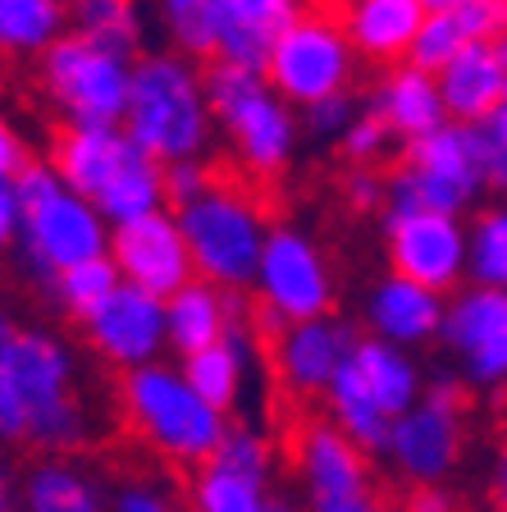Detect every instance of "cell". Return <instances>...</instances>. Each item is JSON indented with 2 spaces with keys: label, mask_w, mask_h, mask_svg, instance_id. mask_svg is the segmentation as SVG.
<instances>
[{
  "label": "cell",
  "mask_w": 507,
  "mask_h": 512,
  "mask_svg": "<svg viewBox=\"0 0 507 512\" xmlns=\"http://www.w3.org/2000/svg\"><path fill=\"white\" fill-rule=\"evenodd\" d=\"M206 467L233 471V476L275 480V444H270V435H265L261 426H252V421H229Z\"/></svg>",
  "instance_id": "836d02e7"
},
{
  "label": "cell",
  "mask_w": 507,
  "mask_h": 512,
  "mask_svg": "<svg viewBox=\"0 0 507 512\" xmlns=\"http://www.w3.org/2000/svg\"><path fill=\"white\" fill-rule=\"evenodd\" d=\"M106 512H179V499L156 480H124L106 494Z\"/></svg>",
  "instance_id": "ab89813d"
},
{
  "label": "cell",
  "mask_w": 507,
  "mask_h": 512,
  "mask_svg": "<svg viewBox=\"0 0 507 512\" xmlns=\"http://www.w3.org/2000/svg\"><path fill=\"white\" fill-rule=\"evenodd\" d=\"M412 512H453V503H448L439 490H425L412 499Z\"/></svg>",
  "instance_id": "c3c4849f"
},
{
  "label": "cell",
  "mask_w": 507,
  "mask_h": 512,
  "mask_svg": "<svg viewBox=\"0 0 507 512\" xmlns=\"http://www.w3.org/2000/svg\"><path fill=\"white\" fill-rule=\"evenodd\" d=\"M215 5V64L265 74L275 37L307 10L302 0H211Z\"/></svg>",
  "instance_id": "ac0fdd59"
},
{
  "label": "cell",
  "mask_w": 507,
  "mask_h": 512,
  "mask_svg": "<svg viewBox=\"0 0 507 512\" xmlns=\"http://www.w3.org/2000/svg\"><path fill=\"white\" fill-rule=\"evenodd\" d=\"M384 243H389V266L398 279L430 288L448 298L466 279V224L457 215L407 211L384 215Z\"/></svg>",
  "instance_id": "4fadbf2b"
},
{
  "label": "cell",
  "mask_w": 507,
  "mask_h": 512,
  "mask_svg": "<svg viewBox=\"0 0 507 512\" xmlns=\"http://www.w3.org/2000/svg\"><path fill=\"white\" fill-rule=\"evenodd\" d=\"M348 371L352 380L361 384V394L370 403L380 407L384 416H402L416 398L425 394V371L407 348H393V343H380V339H357L348 352Z\"/></svg>",
  "instance_id": "603a6c76"
},
{
  "label": "cell",
  "mask_w": 507,
  "mask_h": 512,
  "mask_svg": "<svg viewBox=\"0 0 507 512\" xmlns=\"http://www.w3.org/2000/svg\"><path fill=\"white\" fill-rule=\"evenodd\" d=\"M19 512H106V490L74 458H42L19 480Z\"/></svg>",
  "instance_id": "4316f807"
},
{
  "label": "cell",
  "mask_w": 507,
  "mask_h": 512,
  "mask_svg": "<svg viewBox=\"0 0 507 512\" xmlns=\"http://www.w3.org/2000/svg\"><path fill=\"white\" fill-rule=\"evenodd\" d=\"M78 5H83V0H78Z\"/></svg>",
  "instance_id": "f5cc1de1"
},
{
  "label": "cell",
  "mask_w": 507,
  "mask_h": 512,
  "mask_svg": "<svg viewBox=\"0 0 507 512\" xmlns=\"http://www.w3.org/2000/svg\"><path fill=\"white\" fill-rule=\"evenodd\" d=\"M19 238V202L10 188H0V252H10Z\"/></svg>",
  "instance_id": "f6af8a7d"
},
{
  "label": "cell",
  "mask_w": 507,
  "mask_h": 512,
  "mask_svg": "<svg viewBox=\"0 0 507 512\" xmlns=\"http://www.w3.org/2000/svg\"><path fill=\"white\" fill-rule=\"evenodd\" d=\"M462 32H457L453 14H425L421 19V32L412 37V46H407V60L412 69H421V74H439L448 60H453L457 51H462Z\"/></svg>",
  "instance_id": "d590c367"
},
{
  "label": "cell",
  "mask_w": 507,
  "mask_h": 512,
  "mask_svg": "<svg viewBox=\"0 0 507 512\" xmlns=\"http://www.w3.org/2000/svg\"><path fill=\"white\" fill-rule=\"evenodd\" d=\"M448 124H480L485 115L507 106V46L503 42H466L453 60L434 74Z\"/></svg>",
  "instance_id": "e0dca14e"
},
{
  "label": "cell",
  "mask_w": 507,
  "mask_h": 512,
  "mask_svg": "<svg viewBox=\"0 0 507 512\" xmlns=\"http://www.w3.org/2000/svg\"><path fill=\"white\" fill-rule=\"evenodd\" d=\"M14 202H19V261L37 284H51L55 275L106 256L110 224L96 215L92 202L69 192L46 160H28L19 179L10 183Z\"/></svg>",
  "instance_id": "3957f363"
},
{
  "label": "cell",
  "mask_w": 507,
  "mask_h": 512,
  "mask_svg": "<svg viewBox=\"0 0 507 512\" xmlns=\"http://www.w3.org/2000/svg\"><path fill=\"white\" fill-rule=\"evenodd\" d=\"M425 5V14H448V10H457L462 0H421Z\"/></svg>",
  "instance_id": "681fc988"
},
{
  "label": "cell",
  "mask_w": 507,
  "mask_h": 512,
  "mask_svg": "<svg viewBox=\"0 0 507 512\" xmlns=\"http://www.w3.org/2000/svg\"><path fill=\"white\" fill-rule=\"evenodd\" d=\"M64 32H69L64 0H0V55L37 60Z\"/></svg>",
  "instance_id": "f546056e"
},
{
  "label": "cell",
  "mask_w": 507,
  "mask_h": 512,
  "mask_svg": "<svg viewBox=\"0 0 507 512\" xmlns=\"http://www.w3.org/2000/svg\"><path fill=\"white\" fill-rule=\"evenodd\" d=\"M471 142H476V160L485 174V188H503L507 183V106L471 124Z\"/></svg>",
  "instance_id": "74e56055"
},
{
  "label": "cell",
  "mask_w": 507,
  "mask_h": 512,
  "mask_svg": "<svg viewBox=\"0 0 507 512\" xmlns=\"http://www.w3.org/2000/svg\"><path fill=\"white\" fill-rule=\"evenodd\" d=\"M119 407H124L128 426L151 453L179 467H206L220 444L229 416H220L211 403L192 394L179 366L151 362L128 371L119 384Z\"/></svg>",
  "instance_id": "5b68a950"
},
{
  "label": "cell",
  "mask_w": 507,
  "mask_h": 512,
  "mask_svg": "<svg viewBox=\"0 0 507 512\" xmlns=\"http://www.w3.org/2000/svg\"><path fill=\"white\" fill-rule=\"evenodd\" d=\"M192 512H297L293 499L279 490L275 480L233 476L220 467H201L188 485Z\"/></svg>",
  "instance_id": "f1b7e54d"
},
{
  "label": "cell",
  "mask_w": 507,
  "mask_h": 512,
  "mask_svg": "<svg viewBox=\"0 0 507 512\" xmlns=\"http://www.w3.org/2000/svg\"><path fill=\"white\" fill-rule=\"evenodd\" d=\"M64 5H78V0H64Z\"/></svg>",
  "instance_id": "816d5d0a"
},
{
  "label": "cell",
  "mask_w": 507,
  "mask_h": 512,
  "mask_svg": "<svg viewBox=\"0 0 507 512\" xmlns=\"http://www.w3.org/2000/svg\"><path fill=\"white\" fill-rule=\"evenodd\" d=\"M110 266H115L119 284H133L142 293L165 302L169 293H179L192 279V261L188 247H183V234L174 224V211H151L142 220H128L110 229Z\"/></svg>",
  "instance_id": "5bb4252c"
},
{
  "label": "cell",
  "mask_w": 507,
  "mask_h": 512,
  "mask_svg": "<svg viewBox=\"0 0 507 512\" xmlns=\"http://www.w3.org/2000/svg\"><path fill=\"white\" fill-rule=\"evenodd\" d=\"M96 215L115 229V224H128V220H142L151 211H165V165L147 156V151L128 147V156L115 165L101 192L92 197Z\"/></svg>",
  "instance_id": "83f0119b"
},
{
  "label": "cell",
  "mask_w": 507,
  "mask_h": 512,
  "mask_svg": "<svg viewBox=\"0 0 507 512\" xmlns=\"http://www.w3.org/2000/svg\"><path fill=\"white\" fill-rule=\"evenodd\" d=\"M480 192H485V174H480L471 128L444 124L407 142L402 165L384 179V215L434 211L462 220V211L480 202Z\"/></svg>",
  "instance_id": "52a82bcc"
},
{
  "label": "cell",
  "mask_w": 507,
  "mask_h": 512,
  "mask_svg": "<svg viewBox=\"0 0 507 512\" xmlns=\"http://www.w3.org/2000/svg\"><path fill=\"white\" fill-rule=\"evenodd\" d=\"M421 19H425L421 0H348V10L338 14L352 55L370 64L407 60V46L421 32Z\"/></svg>",
  "instance_id": "7402d4cb"
},
{
  "label": "cell",
  "mask_w": 507,
  "mask_h": 512,
  "mask_svg": "<svg viewBox=\"0 0 507 512\" xmlns=\"http://www.w3.org/2000/svg\"><path fill=\"white\" fill-rule=\"evenodd\" d=\"M83 334L101 362H110L115 371L128 375L165 357V302L133 284H119L83 320Z\"/></svg>",
  "instance_id": "9a60e30c"
},
{
  "label": "cell",
  "mask_w": 507,
  "mask_h": 512,
  "mask_svg": "<svg viewBox=\"0 0 507 512\" xmlns=\"http://www.w3.org/2000/svg\"><path fill=\"white\" fill-rule=\"evenodd\" d=\"M215 174L201 165V160H179V165H165V206L169 211H179V206H188L192 197H201L206 192V183H211Z\"/></svg>",
  "instance_id": "60d3db41"
},
{
  "label": "cell",
  "mask_w": 507,
  "mask_h": 512,
  "mask_svg": "<svg viewBox=\"0 0 507 512\" xmlns=\"http://www.w3.org/2000/svg\"><path fill=\"white\" fill-rule=\"evenodd\" d=\"M389 128L380 124V115L375 110H357L352 115V124L338 133V147H343V156L352 160V170H375V160H384V151H389Z\"/></svg>",
  "instance_id": "8d00e7d4"
},
{
  "label": "cell",
  "mask_w": 507,
  "mask_h": 512,
  "mask_svg": "<svg viewBox=\"0 0 507 512\" xmlns=\"http://www.w3.org/2000/svg\"><path fill=\"white\" fill-rule=\"evenodd\" d=\"M233 325H252V298L247 293H224L215 284L188 279L179 293L165 298V348H174L179 357L220 343Z\"/></svg>",
  "instance_id": "d6986e66"
},
{
  "label": "cell",
  "mask_w": 507,
  "mask_h": 512,
  "mask_svg": "<svg viewBox=\"0 0 507 512\" xmlns=\"http://www.w3.org/2000/svg\"><path fill=\"white\" fill-rule=\"evenodd\" d=\"M119 128L156 165L201 160L215 133L201 92V69L179 51L138 55L128 69V101Z\"/></svg>",
  "instance_id": "7a4b0ae2"
},
{
  "label": "cell",
  "mask_w": 507,
  "mask_h": 512,
  "mask_svg": "<svg viewBox=\"0 0 507 512\" xmlns=\"http://www.w3.org/2000/svg\"><path fill=\"white\" fill-rule=\"evenodd\" d=\"M174 224L183 234L192 261V279L215 284L224 293H247L256 275V256L265 247L270 220L256 192L243 183L211 179L201 197L174 211Z\"/></svg>",
  "instance_id": "277c9868"
},
{
  "label": "cell",
  "mask_w": 507,
  "mask_h": 512,
  "mask_svg": "<svg viewBox=\"0 0 507 512\" xmlns=\"http://www.w3.org/2000/svg\"><path fill=\"white\" fill-rule=\"evenodd\" d=\"M0 512H19V471L0 448Z\"/></svg>",
  "instance_id": "bcb514c9"
},
{
  "label": "cell",
  "mask_w": 507,
  "mask_h": 512,
  "mask_svg": "<svg viewBox=\"0 0 507 512\" xmlns=\"http://www.w3.org/2000/svg\"><path fill=\"white\" fill-rule=\"evenodd\" d=\"M357 74V55H352L343 23L329 10H302L284 32L275 37L265 55V83L275 87L284 106H316L329 96H343Z\"/></svg>",
  "instance_id": "9c48e42d"
},
{
  "label": "cell",
  "mask_w": 507,
  "mask_h": 512,
  "mask_svg": "<svg viewBox=\"0 0 507 512\" xmlns=\"http://www.w3.org/2000/svg\"><path fill=\"white\" fill-rule=\"evenodd\" d=\"M466 279L471 288H503L507 284V211L489 206L466 229Z\"/></svg>",
  "instance_id": "1f68e13d"
},
{
  "label": "cell",
  "mask_w": 507,
  "mask_h": 512,
  "mask_svg": "<svg viewBox=\"0 0 507 512\" xmlns=\"http://www.w3.org/2000/svg\"><path fill=\"white\" fill-rule=\"evenodd\" d=\"M297 471H302L311 508L343 503L375 490L370 485V458L361 448H352L329 421H311L302 430V439H297Z\"/></svg>",
  "instance_id": "ffe728a7"
},
{
  "label": "cell",
  "mask_w": 507,
  "mask_h": 512,
  "mask_svg": "<svg viewBox=\"0 0 507 512\" xmlns=\"http://www.w3.org/2000/svg\"><path fill=\"white\" fill-rule=\"evenodd\" d=\"M252 362H256L252 325H233L220 343L183 357L179 371H183V380L192 384V394H197L201 403H211L220 416H229L233 407H238V398H243V389H247Z\"/></svg>",
  "instance_id": "cb8c5ba5"
},
{
  "label": "cell",
  "mask_w": 507,
  "mask_h": 512,
  "mask_svg": "<svg viewBox=\"0 0 507 512\" xmlns=\"http://www.w3.org/2000/svg\"><path fill=\"white\" fill-rule=\"evenodd\" d=\"M252 320H261L265 330H284V325H302V320L329 316L334 307V275L320 252V243L302 229H270L265 247L256 256L252 275Z\"/></svg>",
  "instance_id": "30bf717a"
},
{
  "label": "cell",
  "mask_w": 507,
  "mask_h": 512,
  "mask_svg": "<svg viewBox=\"0 0 507 512\" xmlns=\"http://www.w3.org/2000/svg\"><path fill=\"white\" fill-rule=\"evenodd\" d=\"M42 87L69 124L83 128H119L128 101V69L133 60L83 42L78 32H64L42 55Z\"/></svg>",
  "instance_id": "8fae6325"
},
{
  "label": "cell",
  "mask_w": 507,
  "mask_h": 512,
  "mask_svg": "<svg viewBox=\"0 0 507 512\" xmlns=\"http://www.w3.org/2000/svg\"><path fill=\"white\" fill-rule=\"evenodd\" d=\"M46 288H51L55 307H60L69 320H78V325H83V320L119 288V275H115V266H110V256H96V261H83V266L55 275Z\"/></svg>",
  "instance_id": "d6a6232c"
},
{
  "label": "cell",
  "mask_w": 507,
  "mask_h": 512,
  "mask_svg": "<svg viewBox=\"0 0 507 512\" xmlns=\"http://www.w3.org/2000/svg\"><path fill=\"white\" fill-rule=\"evenodd\" d=\"M466 453V407H462V389L448 375L425 380V394L416 398L402 416H393L384 453L393 476L402 485H412L416 494L439 490Z\"/></svg>",
  "instance_id": "ba28073f"
},
{
  "label": "cell",
  "mask_w": 507,
  "mask_h": 512,
  "mask_svg": "<svg viewBox=\"0 0 507 512\" xmlns=\"http://www.w3.org/2000/svg\"><path fill=\"white\" fill-rule=\"evenodd\" d=\"M352 115H357V101H352V92H343V96H329V101L307 106L302 110V124H307V133H316V138H338V133L352 124Z\"/></svg>",
  "instance_id": "b9f144b4"
},
{
  "label": "cell",
  "mask_w": 507,
  "mask_h": 512,
  "mask_svg": "<svg viewBox=\"0 0 507 512\" xmlns=\"http://www.w3.org/2000/svg\"><path fill=\"white\" fill-rule=\"evenodd\" d=\"M352 343H357V330L334 316L284 325L275 339V371L284 380V389L297 398H325L329 380L348 362Z\"/></svg>",
  "instance_id": "2e32d148"
},
{
  "label": "cell",
  "mask_w": 507,
  "mask_h": 512,
  "mask_svg": "<svg viewBox=\"0 0 507 512\" xmlns=\"http://www.w3.org/2000/svg\"><path fill=\"white\" fill-rule=\"evenodd\" d=\"M348 202H352V211H380L384 206V179L375 170H352L348 174Z\"/></svg>",
  "instance_id": "ee69618b"
},
{
  "label": "cell",
  "mask_w": 507,
  "mask_h": 512,
  "mask_svg": "<svg viewBox=\"0 0 507 512\" xmlns=\"http://www.w3.org/2000/svg\"><path fill=\"white\" fill-rule=\"evenodd\" d=\"M28 160H32V156H28V147H23L19 128H14L10 119H0V188H10Z\"/></svg>",
  "instance_id": "7bdbcfd3"
},
{
  "label": "cell",
  "mask_w": 507,
  "mask_h": 512,
  "mask_svg": "<svg viewBox=\"0 0 507 512\" xmlns=\"http://www.w3.org/2000/svg\"><path fill=\"white\" fill-rule=\"evenodd\" d=\"M448 14H453L462 42H503L507 0H462V5Z\"/></svg>",
  "instance_id": "f35d334b"
},
{
  "label": "cell",
  "mask_w": 507,
  "mask_h": 512,
  "mask_svg": "<svg viewBox=\"0 0 507 512\" xmlns=\"http://www.w3.org/2000/svg\"><path fill=\"white\" fill-rule=\"evenodd\" d=\"M439 316H444V298L430 288L412 284V279H380L366 298V325L370 339L393 343V348H421L439 334Z\"/></svg>",
  "instance_id": "44dd1931"
},
{
  "label": "cell",
  "mask_w": 507,
  "mask_h": 512,
  "mask_svg": "<svg viewBox=\"0 0 507 512\" xmlns=\"http://www.w3.org/2000/svg\"><path fill=\"white\" fill-rule=\"evenodd\" d=\"M96 439L74 348L55 330L0 311V444L69 458Z\"/></svg>",
  "instance_id": "6da1fadb"
},
{
  "label": "cell",
  "mask_w": 507,
  "mask_h": 512,
  "mask_svg": "<svg viewBox=\"0 0 507 512\" xmlns=\"http://www.w3.org/2000/svg\"><path fill=\"white\" fill-rule=\"evenodd\" d=\"M78 37L101 51L119 55V60H138L142 46V14L133 0H83L74 5Z\"/></svg>",
  "instance_id": "4dcf8cb0"
},
{
  "label": "cell",
  "mask_w": 507,
  "mask_h": 512,
  "mask_svg": "<svg viewBox=\"0 0 507 512\" xmlns=\"http://www.w3.org/2000/svg\"><path fill=\"white\" fill-rule=\"evenodd\" d=\"M311 512H398L393 503H384L380 494H357V499H343V503H325V508H311Z\"/></svg>",
  "instance_id": "7dc6e473"
},
{
  "label": "cell",
  "mask_w": 507,
  "mask_h": 512,
  "mask_svg": "<svg viewBox=\"0 0 507 512\" xmlns=\"http://www.w3.org/2000/svg\"><path fill=\"white\" fill-rule=\"evenodd\" d=\"M133 142L124 138V128H83V124H69L55 138L51 147V165L55 179L64 183L69 192H78L83 202H92L101 183L115 174V165L128 156Z\"/></svg>",
  "instance_id": "d4e9b609"
},
{
  "label": "cell",
  "mask_w": 507,
  "mask_h": 512,
  "mask_svg": "<svg viewBox=\"0 0 507 512\" xmlns=\"http://www.w3.org/2000/svg\"><path fill=\"white\" fill-rule=\"evenodd\" d=\"M434 339H444L471 389H498L507 380V288H457Z\"/></svg>",
  "instance_id": "7c38bea8"
},
{
  "label": "cell",
  "mask_w": 507,
  "mask_h": 512,
  "mask_svg": "<svg viewBox=\"0 0 507 512\" xmlns=\"http://www.w3.org/2000/svg\"><path fill=\"white\" fill-rule=\"evenodd\" d=\"M370 110L389 128V138H402V142H416L448 124L439 87H434V74H421L412 64H393L389 74L380 78Z\"/></svg>",
  "instance_id": "484cf974"
},
{
  "label": "cell",
  "mask_w": 507,
  "mask_h": 512,
  "mask_svg": "<svg viewBox=\"0 0 507 512\" xmlns=\"http://www.w3.org/2000/svg\"><path fill=\"white\" fill-rule=\"evenodd\" d=\"M0 311H5V288H0Z\"/></svg>",
  "instance_id": "f907efd6"
},
{
  "label": "cell",
  "mask_w": 507,
  "mask_h": 512,
  "mask_svg": "<svg viewBox=\"0 0 507 512\" xmlns=\"http://www.w3.org/2000/svg\"><path fill=\"white\" fill-rule=\"evenodd\" d=\"M201 92L211 124L224 128L233 156L252 179H275L297 156V110L284 106L261 74H243L229 64L201 69Z\"/></svg>",
  "instance_id": "8992f818"
},
{
  "label": "cell",
  "mask_w": 507,
  "mask_h": 512,
  "mask_svg": "<svg viewBox=\"0 0 507 512\" xmlns=\"http://www.w3.org/2000/svg\"><path fill=\"white\" fill-rule=\"evenodd\" d=\"M160 19H165L169 37L179 46V55L197 60V55H215V5L211 0H156Z\"/></svg>",
  "instance_id": "e575fe53"
}]
</instances>
